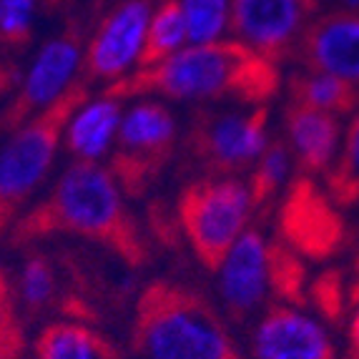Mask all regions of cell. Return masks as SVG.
I'll return each mask as SVG.
<instances>
[{"label":"cell","mask_w":359,"mask_h":359,"mask_svg":"<svg viewBox=\"0 0 359 359\" xmlns=\"http://www.w3.org/2000/svg\"><path fill=\"white\" fill-rule=\"evenodd\" d=\"M347 337H349V359H359V299L354 304L352 319H349Z\"/></svg>","instance_id":"4316f807"},{"label":"cell","mask_w":359,"mask_h":359,"mask_svg":"<svg viewBox=\"0 0 359 359\" xmlns=\"http://www.w3.org/2000/svg\"><path fill=\"white\" fill-rule=\"evenodd\" d=\"M344 11H359V0H341Z\"/></svg>","instance_id":"83f0119b"},{"label":"cell","mask_w":359,"mask_h":359,"mask_svg":"<svg viewBox=\"0 0 359 359\" xmlns=\"http://www.w3.org/2000/svg\"><path fill=\"white\" fill-rule=\"evenodd\" d=\"M38 3H41V0H38ZM43 3H46L48 8H58V0H43Z\"/></svg>","instance_id":"f1b7e54d"},{"label":"cell","mask_w":359,"mask_h":359,"mask_svg":"<svg viewBox=\"0 0 359 359\" xmlns=\"http://www.w3.org/2000/svg\"><path fill=\"white\" fill-rule=\"evenodd\" d=\"M48 236L93 241L138 269L151 257L149 241L126 204L118 181L96 161H73L46 196L25 209L8 231L13 246H30Z\"/></svg>","instance_id":"6da1fadb"},{"label":"cell","mask_w":359,"mask_h":359,"mask_svg":"<svg viewBox=\"0 0 359 359\" xmlns=\"http://www.w3.org/2000/svg\"><path fill=\"white\" fill-rule=\"evenodd\" d=\"M20 306L15 287L0 266V359H20L25 349V334L20 324Z\"/></svg>","instance_id":"d4e9b609"},{"label":"cell","mask_w":359,"mask_h":359,"mask_svg":"<svg viewBox=\"0 0 359 359\" xmlns=\"http://www.w3.org/2000/svg\"><path fill=\"white\" fill-rule=\"evenodd\" d=\"M88 101V81H76L43 114L25 121L0 149V236L25 211L33 194L53 171L71 116Z\"/></svg>","instance_id":"277c9868"},{"label":"cell","mask_w":359,"mask_h":359,"mask_svg":"<svg viewBox=\"0 0 359 359\" xmlns=\"http://www.w3.org/2000/svg\"><path fill=\"white\" fill-rule=\"evenodd\" d=\"M289 101L332 116H344L359 106V86L332 73L304 68V73H294L289 78Z\"/></svg>","instance_id":"ac0fdd59"},{"label":"cell","mask_w":359,"mask_h":359,"mask_svg":"<svg viewBox=\"0 0 359 359\" xmlns=\"http://www.w3.org/2000/svg\"><path fill=\"white\" fill-rule=\"evenodd\" d=\"M279 66L259 55L246 43L229 41L189 43L158 66L136 68L126 78L106 86V96L168 98V101H239L264 106L279 90Z\"/></svg>","instance_id":"7a4b0ae2"},{"label":"cell","mask_w":359,"mask_h":359,"mask_svg":"<svg viewBox=\"0 0 359 359\" xmlns=\"http://www.w3.org/2000/svg\"><path fill=\"white\" fill-rule=\"evenodd\" d=\"M357 274H359V264H357Z\"/></svg>","instance_id":"f546056e"},{"label":"cell","mask_w":359,"mask_h":359,"mask_svg":"<svg viewBox=\"0 0 359 359\" xmlns=\"http://www.w3.org/2000/svg\"><path fill=\"white\" fill-rule=\"evenodd\" d=\"M292 163L294 158L287 141H269L266 151L254 163L249 184H246L249 194H252L254 211H264L269 204H274L279 191L287 184L289 174H292Z\"/></svg>","instance_id":"ffe728a7"},{"label":"cell","mask_w":359,"mask_h":359,"mask_svg":"<svg viewBox=\"0 0 359 359\" xmlns=\"http://www.w3.org/2000/svg\"><path fill=\"white\" fill-rule=\"evenodd\" d=\"M319 0H231V33L271 63L297 53Z\"/></svg>","instance_id":"9c48e42d"},{"label":"cell","mask_w":359,"mask_h":359,"mask_svg":"<svg viewBox=\"0 0 359 359\" xmlns=\"http://www.w3.org/2000/svg\"><path fill=\"white\" fill-rule=\"evenodd\" d=\"M216 274L226 317L246 322L271 294V241L257 229H246Z\"/></svg>","instance_id":"7c38bea8"},{"label":"cell","mask_w":359,"mask_h":359,"mask_svg":"<svg viewBox=\"0 0 359 359\" xmlns=\"http://www.w3.org/2000/svg\"><path fill=\"white\" fill-rule=\"evenodd\" d=\"M306 71L332 73L359 86V11H334L309 23L299 41Z\"/></svg>","instance_id":"5bb4252c"},{"label":"cell","mask_w":359,"mask_h":359,"mask_svg":"<svg viewBox=\"0 0 359 359\" xmlns=\"http://www.w3.org/2000/svg\"><path fill=\"white\" fill-rule=\"evenodd\" d=\"M284 133L292 158L304 176L330 174L341 149L339 116L314 111L309 106L289 101L284 111Z\"/></svg>","instance_id":"9a60e30c"},{"label":"cell","mask_w":359,"mask_h":359,"mask_svg":"<svg viewBox=\"0 0 359 359\" xmlns=\"http://www.w3.org/2000/svg\"><path fill=\"white\" fill-rule=\"evenodd\" d=\"M38 6V0H0V48H28Z\"/></svg>","instance_id":"cb8c5ba5"},{"label":"cell","mask_w":359,"mask_h":359,"mask_svg":"<svg viewBox=\"0 0 359 359\" xmlns=\"http://www.w3.org/2000/svg\"><path fill=\"white\" fill-rule=\"evenodd\" d=\"M186 20L189 43L224 41V33L231 28V0H179Z\"/></svg>","instance_id":"7402d4cb"},{"label":"cell","mask_w":359,"mask_h":359,"mask_svg":"<svg viewBox=\"0 0 359 359\" xmlns=\"http://www.w3.org/2000/svg\"><path fill=\"white\" fill-rule=\"evenodd\" d=\"M151 13L149 0H123L103 15L83 50V81H106L111 86L136 71Z\"/></svg>","instance_id":"30bf717a"},{"label":"cell","mask_w":359,"mask_h":359,"mask_svg":"<svg viewBox=\"0 0 359 359\" xmlns=\"http://www.w3.org/2000/svg\"><path fill=\"white\" fill-rule=\"evenodd\" d=\"M257 214L249 186L233 176H206L184 186L176 216L194 257L209 271H219L226 254Z\"/></svg>","instance_id":"5b68a950"},{"label":"cell","mask_w":359,"mask_h":359,"mask_svg":"<svg viewBox=\"0 0 359 359\" xmlns=\"http://www.w3.org/2000/svg\"><path fill=\"white\" fill-rule=\"evenodd\" d=\"M279 231L284 244L309 259L332 257L344 239L339 206L304 174L292 181L279 206Z\"/></svg>","instance_id":"8fae6325"},{"label":"cell","mask_w":359,"mask_h":359,"mask_svg":"<svg viewBox=\"0 0 359 359\" xmlns=\"http://www.w3.org/2000/svg\"><path fill=\"white\" fill-rule=\"evenodd\" d=\"M317 304L322 306L330 317H337L339 314V304H341V279L337 271H330L324 274L322 279H317Z\"/></svg>","instance_id":"484cf974"},{"label":"cell","mask_w":359,"mask_h":359,"mask_svg":"<svg viewBox=\"0 0 359 359\" xmlns=\"http://www.w3.org/2000/svg\"><path fill=\"white\" fill-rule=\"evenodd\" d=\"M83 30L73 23L50 38L25 71L18 93L0 111V133H13L53 106L76 83V73L83 68Z\"/></svg>","instance_id":"ba28073f"},{"label":"cell","mask_w":359,"mask_h":359,"mask_svg":"<svg viewBox=\"0 0 359 359\" xmlns=\"http://www.w3.org/2000/svg\"><path fill=\"white\" fill-rule=\"evenodd\" d=\"M36 359H123L111 337L78 319L46 324L33 339Z\"/></svg>","instance_id":"e0dca14e"},{"label":"cell","mask_w":359,"mask_h":359,"mask_svg":"<svg viewBox=\"0 0 359 359\" xmlns=\"http://www.w3.org/2000/svg\"><path fill=\"white\" fill-rule=\"evenodd\" d=\"M176 144L179 126L174 114L166 103L144 98L121 118L118 136L108 154V171L126 196H144L171 163Z\"/></svg>","instance_id":"8992f818"},{"label":"cell","mask_w":359,"mask_h":359,"mask_svg":"<svg viewBox=\"0 0 359 359\" xmlns=\"http://www.w3.org/2000/svg\"><path fill=\"white\" fill-rule=\"evenodd\" d=\"M254 359H337V344L319 319L294 304L264 311L252 334Z\"/></svg>","instance_id":"4fadbf2b"},{"label":"cell","mask_w":359,"mask_h":359,"mask_svg":"<svg viewBox=\"0 0 359 359\" xmlns=\"http://www.w3.org/2000/svg\"><path fill=\"white\" fill-rule=\"evenodd\" d=\"M269 103L244 111H204L191 123L186 149L209 176H233L254 168L269 146Z\"/></svg>","instance_id":"52a82bcc"},{"label":"cell","mask_w":359,"mask_h":359,"mask_svg":"<svg viewBox=\"0 0 359 359\" xmlns=\"http://www.w3.org/2000/svg\"><path fill=\"white\" fill-rule=\"evenodd\" d=\"M327 194L337 206H354L359 201V106L341 136V149L327 174Z\"/></svg>","instance_id":"44dd1931"},{"label":"cell","mask_w":359,"mask_h":359,"mask_svg":"<svg viewBox=\"0 0 359 359\" xmlns=\"http://www.w3.org/2000/svg\"><path fill=\"white\" fill-rule=\"evenodd\" d=\"M123 101L114 96H98L86 101L71 116L63 133V144L76 161H101L111 154L123 118Z\"/></svg>","instance_id":"2e32d148"},{"label":"cell","mask_w":359,"mask_h":359,"mask_svg":"<svg viewBox=\"0 0 359 359\" xmlns=\"http://www.w3.org/2000/svg\"><path fill=\"white\" fill-rule=\"evenodd\" d=\"M131 347L144 359H244L204 294L168 279H156L138 294Z\"/></svg>","instance_id":"3957f363"},{"label":"cell","mask_w":359,"mask_h":359,"mask_svg":"<svg viewBox=\"0 0 359 359\" xmlns=\"http://www.w3.org/2000/svg\"><path fill=\"white\" fill-rule=\"evenodd\" d=\"M15 297H18V306H23L28 314H38V311L53 304L55 271L53 264L48 262V257L30 254L25 259L18 276V287H15Z\"/></svg>","instance_id":"603a6c76"},{"label":"cell","mask_w":359,"mask_h":359,"mask_svg":"<svg viewBox=\"0 0 359 359\" xmlns=\"http://www.w3.org/2000/svg\"><path fill=\"white\" fill-rule=\"evenodd\" d=\"M189 46V33H186V20L181 13L179 0H163L161 6L151 13L149 30H146L144 53L138 60V68L158 66L161 60L171 58L181 48Z\"/></svg>","instance_id":"d6986e66"}]
</instances>
